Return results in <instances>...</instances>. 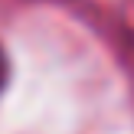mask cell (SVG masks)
Masks as SVG:
<instances>
[{
    "label": "cell",
    "instance_id": "cell-1",
    "mask_svg": "<svg viewBox=\"0 0 134 134\" xmlns=\"http://www.w3.org/2000/svg\"><path fill=\"white\" fill-rule=\"evenodd\" d=\"M7 72H10V65H7V56H3V49H0V88L7 85Z\"/></svg>",
    "mask_w": 134,
    "mask_h": 134
}]
</instances>
